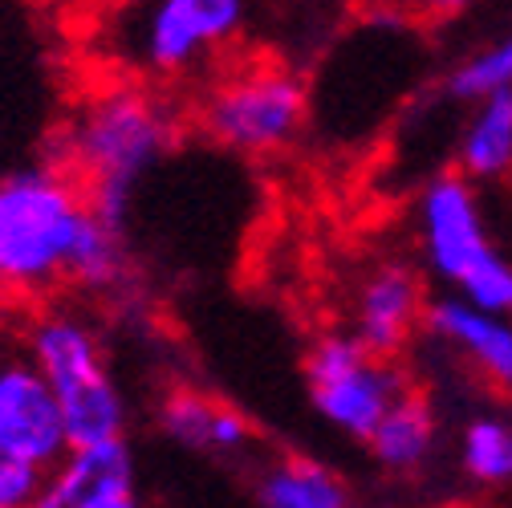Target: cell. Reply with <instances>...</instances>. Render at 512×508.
<instances>
[{"label":"cell","instance_id":"1","mask_svg":"<svg viewBox=\"0 0 512 508\" xmlns=\"http://www.w3.org/2000/svg\"><path fill=\"white\" fill-rule=\"evenodd\" d=\"M175 135L179 118L159 94L143 86H110L78 106L66 131V167L82 179L90 208L126 232L139 183L171 151Z\"/></svg>","mask_w":512,"mask_h":508},{"label":"cell","instance_id":"2","mask_svg":"<svg viewBox=\"0 0 512 508\" xmlns=\"http://www.w3.org/2000/svg\"><path fill=\"white\" fill-rule=\"evenodd\" d=\"M90 212L86 187L66 163L0 179V297H45L66 281Z\"/></svg>","mask_w":512,"mask_h":508},{"label":"cell","instance_id":"3","mask_svg":"<svg viewBox=\"0 0 512 508\" xmlns=\"http://www.w3.org/2000/svg\"><path fill=\"white\" fill-rule=\"evenodd\" d=\"M66 448V419L25 346V330L0 326V508L37 504Z\"/></svg>","mask_w":512,"mask_h":508},{"label":"cell","instance_id":"4","mask_svg":"<svg viewBox=\"0 0 512 508\" xmlns=\"http://www.w3.org/2000/svg\"><path fill=\"white\" fill-rule=\"evenodd\" d=\"M25 346L66 419L70 443L114 439L126 431V399L106 366L102 342L86 317L70 309H45L21 326Z\"/></svg>","mask_w":512,"mask_h":508},{"label":"cell","instance_id":"5","mask_svg":"<svg viewBox=\"0 0 512 508\" xmlns=\"http://www.w3.org/2000/svg\"><path fill=\"white\" fill-rule=\"evenodd\" d=\"M419 236L439 281L480 309L512 317V261L488 240L468 175H439L419 200Z\"/></svg>","mask_w":512,"mask_h":508},{"label":"cell","instance_id":"6","mask_svg":"<svg viewBox=\"0 0 512 508\" xmlns=\"http://www.w3.org/2000/svg\"><path fill=\"white\" fill-rule=\"evenodd\" d=\"M248 0H147L122 25L118 45L135 70L183 78L240 37Z\"/></svg>","mask_w":512,"mask_h":508},{"label":"cell","instance_id":"7","mask_svg":"<svg viewBox=\"0 0 512 508\" xmlns=\"http://www.w3.org/2000/svg\"><path fill=\"white\" fill-rule=\"evenodd\" d=\"M309 399L330 427L366 439L387 407L407 391L403 370L358 334H326L305 358Z\"/></svg>","mask_w":512,"mask_h":508},{"label":"cell","instance_id":"8","mask_svg":"<svg viewBox=\"0 0 512 508\" xmlns=\"http://www.w3.org/2000/svg\"><path fill=\"white\" fill-rule=\"evenodd\" d=\"M305 106V86L293 74L240 70L204 98V131L240 155H269L297 139Z\"/></svg>","mask_w":512,"mask_h":508},{"label":"cell","instance_id":"9","mask_svg":"<svg viewBox=\"0 0 512 508\" xmlns=\"http://www.w3.org/2000/svg\"><path fill=\"white\" fill-rule=\"evenodd\" d=\"M41 508H135L139 468L126 435L70 443L37 496Z\"/></svg>","mask_w":512,"mask_h":508},{"label":"cell","instance_id":"10","mask_svg":"<svg viewBox=\"0 0 512 508\" xmlns=\"http://www.w3.org/2000/svg\"><path fill=\"white\" fill-rule=\"evenodd\" d=\"M423 326L439 342L456 346L500 391H512V322H508V313L480 309L456 293V297L431 301L423 309Z\"/></svg>","mask_w":512,"mask_h":508},{"label":"cell","instance_id":"11","mask_svg":"<svg viewBox=\"0 0 512 508\" xmlns=\"http://www.w3.org/2000/svg\"><path fill=\"white\" fill-rule=\"evenodd\" d=\"M423 317V289H419V277L403 265H382L366 277V285L358 289V309H354V334L378 350L395 358L415 326Z\"/></svg>","mask_w":512,"mask_h":508},{"label":"cell","instance_id":"12","mask_svg":"<svg viewBox=\"0 0 512 508\" xmlns=\"http://www.w3.org/2000/svg\"><path fill=\"white\" fill-rule=\"evenodd\" d=\"M159 427L179 448L212 452V456L244 452L252 439V427L244 423V415H236L232 407H224L208 395H196V391H175L159 411Z\"/></svg>","mask_w":512,"mask_h":508},{"label":"cell","instance_id":"13","mask_svg":"<svg viewBox=\"0 0 512 508\" xmlns=\"http://www.w3.org/2000/svg\"><path fill=\"white\" fill-rule=\"evenodd\" d=\"M366 443H370V456L382 468L407 476V472L423 468L431 460V452H435V415L419 395L403 391L387 407V415L374 423Z\"/></svg>","mask_w":512,"mask_h":508},{"label":"cell","instance_id":"14","mask_svg":"<svg viewBox=\"0 0 512 508\" xmlns=\"http://www.w3.org/2000/svg\"><path fill=\"white\" fill-rule=\"evenodd\" d=\"M460 167L468 179H500L512 171V86L476 98L460 139Z\"/></svg>","mask_w":512,"mask_h":508},{"label":"cell","instance_id":"15","mask_svg":"<svg viewBox=\"0 0 512 508\" xmlns=\"http://www.w3.org/2000/svg\"><path fill=\"white\" fill-rule=\"evenodd\" d=\"M256 504H265V508H346L350 488L326 464L285 456L256 476Z\"/></svg>","mask_w":512,"mask_h":508},{"label":"cell","instance_id":"16","mask_svg":"<svg viewBox=\"0 0 512 508\" xmlns=\"http://www.w3.org/2000/svg\"><path fill=\"white\" fill-rule=\"evenodd\" d=\"M126 277V244H122V228L106 224L98 212H90L74 252H70V269H66V285H78L86 293H106L114 285H122Z\"/></svg>","mask_w":512,"mask_h":508},{"label":"cell","instance_id":"17","mask_svg":"<svg viewBox=\"0 0 512 508\" xmlns=\"http://www.w3.org/2000/svg\"><path fill=\"white\" fill-rule=\"evenodd\" d=\"M460 464L484 488L512 484V419L476 415L460 439Z\"/></svg>","mask_w":512,"mask_h":508},{"label":"cell","instance_id":"18","mask_svg":"<svg viewBox=\"0 0 512 508\" xmlns=\"http://www.w3.org/2000/svg\"><path fill=\"white\" fill-rule=\"evenodd\" d=\"M496 86H512V33L504 41L480 49L476 57H468L452 74V82H447L452 98H464V102H476L480 94H488Z\"/></svg>","mask_w":512,"mask_h":508},{"label":"cell","instance_id":"19","mask_svg":"<svg viewBox=\"0 0 512 508\" xmlns=\"http://www.w3.org/2000/svg\"><path fill=\"white\" fill-rule=\"evenodd\" d=\"M472 5H476V0H423V9L431 17H456V13L472 9Z\"/></svg>","mask_w":512,"mask_h":508}]
</instances>
